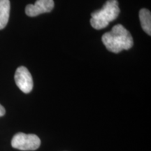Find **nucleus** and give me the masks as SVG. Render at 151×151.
I'll list each match as a JSON object with an SVG mask.
<instances>
[{
    "label": "nucleus",
    "instance_id": "f257e3e1",
    "mask_svg": "<svg viewBox=\"0 0 151 151\" xmlns=\"http://www.w3.org/2000/svg\"><path fill=\"white\" fill-rule=\"evenodd\" d=\"M102 42L109 51L118 53L124 50H129L134 45L133 38L122 24H116L110 32L102 36Z\"/></svg>",
    "mask_w": 151,
    "mask_h": 151
},
{
    "label": "nucleus",
    "instance_id": "f03ea898",
    "mask_svg": "<svg viewBox=\"0 0 151 151\" xmlns=\"http://www.w3.org/2000/svg\"><path fill=\"white\" fill-rule=\"evenodd\" d=\"M120 13L118 0H108L102 8L92 13L90 24L94 29H102L116 20Z\"/></svg>",
    "mask_w": 151,
    "mask_h": 151
},
{
    "label": "nucleus",
    "instance_id": "7ed1b4c3",
    "mask_svg": "<svg viewBox=\"0 0 151 151\" xmlns=\"http://www.w3.org/2000/svg\"><path fill=\"white\" fill-rule=\"evenodd\" d=\"M41 140L39 137L33 134L18 132L16 134L11 140L13 148L20 150H35L39 148Z\"/></svg>",
    "mask_w": 151,
    "mask_h": 151
},
{
    "label": "nucleus",
    "instance_id": "20e7f679",
    "mask_svg": "<svg viewBox=\"0 0 151 151\" xmlns=\"http://www.w3.org/2000/svg\"><path fill=\"white\" fill-rule=\"evenodd\" d=\"M16 86L22 92L27 94L32 90L33 79L29 70L25 67H20L16 69L14 76Z\"/></svg>",
    "mask_w": 151,
    "mask_h": 151
},
{
    "label": "nucleus",
    "instance_id": "39448f33",
    "mask_svg": "<svg viewBox=\"0 0 151 151\" xmlns=\"http://www.w3.org/2000/svg\"><path fill=\"white\" fill-rule=\"evenodd\" d=\"M53 0H37L35 4H28L25 8V14L29 17L50 12L54 8Z\"/></svg>",
    "mask_w": 151,
    "mask_h": 151
},
{
    "label": "nucleus",
    "instance_id": "423d86ee",
    "mask_svg": "<svg viewBox=\"0 0 151 151\" xmlns=\"http://www.w3.org/2000/svg\"><path fill=\"white\" fill-rule=\"evenodd\" d=\"M10 1L0 0V29L6 26L10 14Z\"/></svg>",
    "mask_w": 151,
    "mask_h": 151
},
{
    "label": "nucleus",
    "instance_id": "0eeeda50",
    "mask_svg": "<svg viewBox=\"0 0 151 151\" xmlns=\"http://www.w3.org/2000/svg\"><path fill=\"white\" fill-rule=\"evenodd\" d=\"M139 20L143 31L151 35V14L148 9H142L139 11Z\"/></svg>",
    "mask_w": 151,
    "mask_h": 151
},
{
    "label": "nucleus",
    "instance_id": "6e6552de",
    "mask_svg": "<svg viewBox=\"0 0 151 151\" xmlns=\"http://www.w3.org/2000/svg\"><path fill=\"white\" fill-rule=\"evenodd\" d=\"M5 113H6V110H5L4 107L0 104V117H2L4 116Z\"/></svg>",
    "mask_w": 151,
    "mask_h": 151
}]
</instances>
